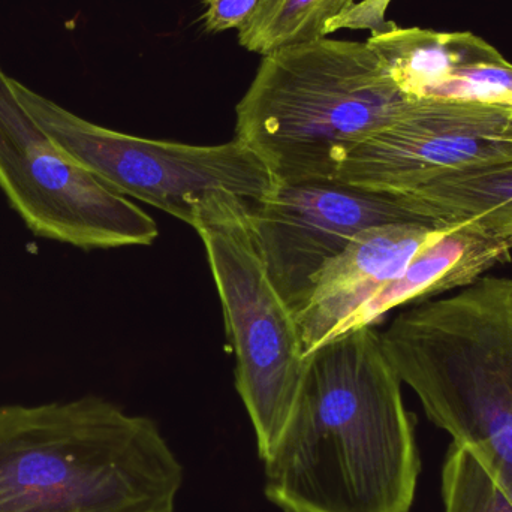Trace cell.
Listing matches in <instances>:
<instances>
[{
  "label": "cell",
  "instance_id": "9a60e30c",
  "mask_svg": "<svg viewBox=\"0 0 512 512\" xmlns=\"http://www.w3.org/2000/svg\"><path fill=\"white\" fill-rule=\"evenodd\" d=\"M445 512H512V501L498 489L480 463L451 444L442 469Z\"/></svg>",
  "mask_w": 512,
  "mask_h": 512
},
{
  "label": "cell",
  "instance_id": "9c48e42d",
  "mask_svg": "<svg viewBox=\"0 0 512 512\" xmlns=\"http://www.w3.org/2000/svg\"><path fill=\"white\" fill-rule=\"evenodd\" d=\"M249 210L259 254L294 316L322 268L358 233L376 225L424 222L402 195L370 191L337 177L276 180Z\"/></svg>",
  "mask_w": 512,
  "mask_h": 512
},
{
  "label": "cell",
  "instance_id": "8992f818",
  "mask_svg": "<svg viewBox=\"0 0 512 512\" xmlns=\"http://www.w3.org/2000/svg\"><path fill=\"white\" fill-rule=\"evenodd\" d=\"M15 95L48 137L96 179L194 227L218 192L258 203L273 188L267 165L237 138L192 146L123 134L89 122L12 78Z\"/></svg>",
  "mask_w": 512,
  "mask_h": 512
},
{
  "label": "cell",
  "instance_id": "4fadbf2b",
  "mask_svg": "<svg viewBox=\"0 0 512 512\" xmlns=\"http://www.w3.org/2000/svg\"><path fill=\"white\" fill-rule=\"evenodd\" d=\"M402 197L433 227L512 237V162L450 174Z\"/></svg>",
  "mask_w": 512,
  "mask_h": 512
},
{
  "label": "cell",
  "instance_id": "2e32d148",
  "mask_svg": "<svg viewBox=\"0 0 512 512\" xmlns=\"http://www.w3.org/2000/svg\"><path fill=\"white\" fill-rule=\"evenodd\" d=\"M393 0H361L342 17L334 18L327 27L328 35L337 30H369L370 35L388 32L396 27L394 21L387 20V11Z\"/></svg>",
  "mask_w": 512,
  "mask_h": 512
},
{
  "label": "cell",
  "instance_id": "5bb4252c",
  "mask_svg": "<svg viewBox=\"0 0 512 512\" xmlns=\"http://www.w3.org/2000/svg\"><path fill=\"white\" fill-rule=\"evenodd\" d=\"M361 0H261L251 20L239 30V44L252 53H273L291 45L327 38L334 18Z\"/></svg>",
  "mask_w": 512,
  "mask_h": 512
},
{
  "label": "cell",
  "instance_id": "30bf717a",
  "mask_svg": "<svg viewBox=\"0 0 512 512\" xmlns=\"http://www.w3.org/2000/svg\"><path fill=\"white\" fill-rule=\"evenodd\" d=\"M366 42L397 89L412 101L512 108V63L474 33L396 26Z\"/></svg>",
  "mask_w": 512,
  "mask_h": 512
},
{
  "label": "cell",
  "instance_id": "7c38bea8",
  "mask_svg": "<svg viewBox=\"0 0 512 512\" xmlns=\"http://www.w3.org/2000/svg\"><path fill=\"white\" fill-rule=\"evenodd\" d=\"M512 237L489 236L469 227H448L447 233L418 252L405 270L384 286L342 333L372 325L403 304L456 291L510 258Z\"/></svg>",
  "mask_w": 512,
  "mask_h": 512
},
{
  "label": "cell",
  "instance_id": "5b68a950",
  "mask_svg": "<svg viewBox=\"0 0 512 512\" xmlns=\"http://www.w3.org/2000/svg\"><path fill=\"white\" fill-rule=\"evenodd\" d=\"M249 207L236 195L218 192L201 204L192 228L206 249L236 355V388L264 462L297 408L309 355L294 312L259 254Z\"/></svg>",
  "mask_w": 512,
  "mask_h": 512
},
{
  "label": "cell",
  "instance_id": "52a82bcc",
  "mask_svg": "<svg viewBox=\"0 0 512 512\" xmlns=\"http://www.w3.org/2000/svg\"><path fill=\"white\" fill-rule=\"evenodd\" d=\"M11 81L0 66V189L26 227L84 251L153 245L152 216L66 155Z\"/></svg>",
  "mask_w": 512,
  "mask_h": 512
},
{
  "label": "cell",
  "instance_id": "ba28073f",
  "mask_svg": "<svg viewBox=\"0 0 512 512\" xmlns=\"http://www.w3.org/2000/svg\"><path fill=\"white\" fill-rule=\"evenodd\" d=\"M512 162V108L418 99L393 122L343 150L336 177L405 195L441 177Z\"/></svg>",
  "mask_w": 512,
  "mask_h": 512
},
{
  "label": "cell",
  "instance_id": "8fae6325",
  "mask_svg": "<svg viewBox=\"0 0 512 512\" xmlns=\"http://www.w3.org/2000/svg\"><path fill=\"white\" fill-rule=\"evenodd\" d=\"M447 230L424 222H397L358 233L322 268L306 304L295 313L306 355L342 334L355 313Z\"/></svg>",
  "mask_w": 512,
  "mask_h": 512
},
{
  "label": "cell",
  "instance_id": "6da1fadb",
  "mask_svg": "<svg viewBox=\"0 0 512 512\" xmlns=\"http://www.w3.org/2000/svg\"><path fill=\"white\" fill-rule=\"evenodd\" d=\"M264 465L265 496L283 512L411 511L414 420L373 324L309 355L297 408Z\"/></svg>",
  "mask_w": 512,
  "mask_h": 512
},
{
  "label": "cell",
  "instance_id": "3957f363",
  "mask_svg": "<svg viewBox=\"0 0 512 512\" xmlns=\"http://www.w3.org/2000/svg\"><path fill=\"white\" fill-rule=\"evenodd\" d=\"M427 417L512 501V279L483 276L379 331Z\"/></svg>",
  "mask_w": 512,
  "mask_h": 512
},
{
  "label": "cell",
  "instance_id": "7a4b0ae2",
  "mask_svg": "<svg viewBox=\"0 0 512 512\" xmlns=\"http://www.w3.org/2000/svg\"><path fill=\"white\" fill-rule=\"evenodd\" d=\"M183 477L155 421L110 400L0 406V512H177Z\"/></svg>",
  "mask_w": 512,
  "mask_h": 512
},
{
  "label": "cell",
  "instance_id": "e0dca14e",
  "mask_svg": "<svg viewBox=\"0 0 512 512\" xmlns=\"http://www.w3.org/2000/svg\"><path fill=\"white\" fill-rule=\"evenodd\" d=\"M261 0H204L201 15L207 33H222L242 29L255 14Z\"/></svg>",
  "mask_w": 512,
  "mask_h": 512
},
{
  "label": "cell",
  "instance_id": "277c9868",
  "mask_svg": "<svg viewBox=\"0 0 512 512\" xmlns=\"http://www.w3.org/2000/svg\"><path fill=\"white\" fill-rule=\"evenodd\" d=\"M412 99L367 42L322 38L262 56L236 108V137L274 180L336 177L337 156Z\"/></svg>",
  "mask_w": 512,
  "mask_h": 512
}]
</instances>
